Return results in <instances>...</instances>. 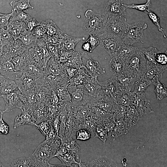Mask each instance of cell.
<instances>
[{
	"label": "cell",
	"mask_w": 167,
	"mask_h": 167,
	"mask_svg": "<svg viewBox=\"0 0 167 167\" xmlns=\"http://www.w3.org/2000/svg\"><path fill=\"white\" fill-rule=\"evenodd\" d=\"M13 15L10 19L9 21H17L25 23L32 18L29 14L23 11H12Z\"/></svg>",
	"instance_id": "ee69618b"
},
{
	"label": "cell",
	"mask_w": 167,
	"mask_h": 167,
	"mask_svg": "<svg viewBox=\"0 0 167 167\" xmlns=\"http://www.w3.org/2000/svg\"><path fill=\"white\" fill-rule=\"evenodd\" d=\"M86 167H118V165L112 159L105 156H100L84 163Z\"/></svg>",
	"instance_id": "d6986e66"
},
{
	"label": "cell",
	"mask_w": 167,
	"mask_h": 167,
	"mask_svg": "<svg viewBox=\"0 0 167 167\" xmlns=\"http://www.w3.org/2000/svg\"><path fill=\"white\" fill-rule=\"evenodd\" d=\"M67 89L71 98V105L78 106L87 105L89 101L91 96L84 88L82 84L71 85L69 84Z\"/></svg>",
	"instance_id": "8992f818"
},
{
	"label": "cell",
	"mask_w": 167,
	"mask_h": 167,
	"mask_svg": "<svg viewBox=\"0 0 167 167\" xmlns=\"http://www.w3.org/2000/svg\"><path fill=\"white\" fill-rule=\"evenodd\" d=\"M84 37H75L66 34H64L63 38L60 44L59 47L60 50H66L76 51L75 48L79 42L84 41Z\"/></svg>",
	"instance_id": "e0dca14e"
},
{
	"label": "cell",
	"mask_w": 167,
	"mask_h": 167,
	"mask_svg": "<svg viewBox=\"0 0 167 167\" xmlns=\"http://www.w3.org/2000/svg\"><path fill=\"white\" fill-rule=\"evenodd\" d=\"M147 28V24L142 22L132 24L127 23L123 41L125 43L131 45L136 43L143 42L144 38L143 31Z\"/></svg>",
	"instance_id": "277c9868"
},
{
	"label": "cell",
	"mask_w": 167,
	"mask_h": 167,
	"mask_svg": "<svg viewBox=\"0 0 167 167\" xmlns=\"http://www.w3.org/2000/svg\"><path fill=\"white\" fill-rule=\"evenodd\" d=\"M15 81L0 75V89L12 83Z\"/></svg>",
	"instance_id": "6125c7cd"
},
{
	"label": "cell",
	"mask_w": 167,
	"mask_h": 167,
	"mask_svg": "<svg viewBox=\"0 0 167 167\" xmlns=\"http://www.w3.org/2000/svg\"><path fill=\"white\" fill-rule=\"evenodd\" d=\"M61 144L52 142L45 139L39 145L32 156L42 167H48V162L54 157Z\"/></svg>",
	"instance_id": "3957f363"
},
{
	"label": "cell",
	"mask_w": 167,
	"mask_h": 167,
	"mask_svg": "<svg viewBox=\"0 0 167 167\" xmlns=\"http://www.w3.org/2000/svg\"><path fill=\"white\" fill-rule=\"evenodd\" d=\"M114 77L119 90L129 91H131L132 86L139 79L127 76L123 73Z\"/></svg>",
	"instance_id": "cb8c5ba5"
},
{
	"label": "cell",
	"mask_w": 167,
	"mask_h": 167,
	"mask_svg": "<svg viewBox=\"0 0 167 167\" xmlns=\"http://www.w3.org/2000/svg\"><path fill=\"white\" fill-rule=\"evenodd\" d=\"M15 40L6 29H0V45L10 46Z\"/></svg>",
	"instance_id": "60d3db41"
},
{
	"label": "cell",
	"mask_w": 167,
	"mask_h": 167,
	"mask_svg": "<svg viewBox=\"0 0 167 167\" xmlns=\"http://www.w3.org/2000/svg\"><path fill=\"white\" fill-rule=\"evenodd\" d=\"M17 88V85L15 81L12 83L0 89L1 94H8L14 92Z\"/></svg>",
	"instance_id": "f5cc1de1"
},
{
	"label": "cell",
	"mask_w": 167,
	"mask_h": 167,
	"mask_svg": "<svg viewBox=\"0 0 167 167\" xmlns=\"http://www.w3.org/2000/svg\"><path fill=\"white\" fill-rule=\"evenodd\" d=\"M98 83L101 88L100 95H107L112 97L114 100L119 90L115 77L113 76L104 81H98Z\"/></svg>",
	"instance_id": "9a60e30c"
},
{
	"label": "cell",
	"mask_w": 167,
	"mask_h": 167,
	"mask_svg": "<svg viewBox=\"0 0 167 167\" xmlns=\"http://www.w3.org/2000/svg\"><path fill=\"white\" fill-rule=\"evenodd\" d=\"M30 0H19L12 1L10 4L12 7V11L28 10V9H33L34 7L30 4Z\"/></svg>",
	"instance_id": "e575fe53"
},
{
	"label": "cell",
	"mask_w": 167,
	"mask_h": 167,
	"mask_svg": "<svg viewBox=\"0 0 167 167\" xmlns=\"http://www.w3.org/2000/svg\"><path fill=\"white\" fill-rule=\"evenodd\" d=\"M152 84L151 81L141 77L135 83V87L132 92L134 94L144 93L148 87Z\"/></svg>",
	"instance_id": "d590c367"
},
{
	"label": "cell",
	"mask_w": 167,
	"mask_h": 167,
	"mask_svg": "<svg viewBox=\"0 0 167 167\" xmlns=\"http://www.w3.org/2000/svg\"><path fill=\"white\" fill-rule=\"evenodd\" d=\"M68 152V151L64 144L61 143L54 157L63 156L67 153Z\"/></svg>",
	"instance_id": "91938a15"
},
{
	"label": "cell",
	"mask_w": 167,
	"mask_h": 167,
	"mask_svg": "<svg viewBox=\"0 0 167 167\" xmlns=\"http://www.w3.org/2000/svg\"><path fill=\"white\" fill-rule=\"evenodd\" d=\"M51 124L55 132L58 135V132L60 126V121L59 115L54 118Z\"/></svg>",
	"instance_id": "94428289"
},
{
	"label": "cell",
	"mask_w": 167,
	"mask_h": 167,
	"mask_svg": "<svg viewBox=\"0 0 167 167\" xmlns=\"http://www.w3.org/2000/svg\"><path fill=\"white\" fill-rule=\"evenodd\" d=\"M75 135L76 140L82 141L88 140L91 137L90 132L84 128L78 130L76 132Z\"/></svg>",
	"instance_id": "f6af8a7d"
},
{
	"label": "cell",
	"mask_w": 167,
	"mask_h": 167,
	"mask_svg": "<svg viewBox=\"0 0 167 167\" xmlns=\"http://www.w3.org/2000/svg\"><path fill=\"white\" fill-rule=\"evenodd\" d=\"M37 79L28 77L23 73L21 77L15 80L17 88L22 93L32 89L37 85Z\"/></svg>",
	"instance_id": "2e32d148"
},
{
	"label": "cell",
	"mask_w": 167,
	"mask_h": 167,
	"mask_svg": "<svg viewBox=\"0 0 167 167\" xmlns=\"http://www.w3.org/2000/svg\"><path fill=\"white\" fill-rule=\"evenodd\" d=\"M22 72L27 76L36 79L44 75V70L34 63L28 65L24 68Z\"/></svg>",
	"instance_id": "f1b7e54d"
},
{
	"label": "cell",
	"mask_w": 167,
	"mask_h": 167,
	"mask_svg": "<svg viewBox=\"0 0 167 167\" xmlns=\"http://www.w3.org/2000/svg\"><path fill=\"white\" fill-rule=\"evenodd\" d=\"M126 106L115 103L110 111L116 121L124 120L126 111Z\"/></svg>",
	"instance_id": "74e56055"
},
{
	"label": "cell",
	"mask_w": 167,
	"mask_h": 167,
	"mask_svg": "<svg viewBox=\"0 0 167 167\" xmlns=\"http://www.w3.org/2000/svg\"><path fill=\"white\" fill-rule=\"evenodd\" d=\"M82 49L89 53H92L93 50L89 43L86 41L83 44L82 46Z\"/></svg>",
	"instance_id": "be15d7a7"
},
{
	"label": "cell",
	"mask_w": 167,
	"mask_h": 167,
	"mask_svg": "<svg viewBox=\"0 0 167 167\" xmlns=\"http://www.w3.org/2000/svg\"><path fill=\"white\" fill-rule=\"evenodd\" d=\"M127 26L126 19L124 16H109L105 32L122 40Z\"/></svg>",
	"instance_id": "5b68a950"
},
{
	"label": "cell",
	"mask_w": 167,
	"mask_h": 167,
	"mask_svg": "<svg viewBox=\"0 0 167 167\" xmlns=\"http://www.w3.org/2000/svg\"><path fill=\"white\" fill-rule=\"evenodd\" d=\"M155 87L154 92L157 100H161L167 96V89L165 85L161 83L158 78L152 82Z\"/></svg>",
	"instance_id": "836d02e7"
},
{
	"label": "cell",
	"mask_w": 167,
	"mask_h": 167,
	"mask_svg": "<svg viewBox=\"0 0 167 167\" xmlns=\"http://www.w3.org/2000/svg\"><path fill=\"white\" fill-rule=\"evenodd\" d=\"M37 39H46L47 35L44 28L40 24L36 27L31 32Z\"/></svg>",
	"instance_id": "681fc988"
},
{
	"label": "cell",
	"mask_w": 167,
	"mask_h": 167,
	"mask_svg": "<svg viewBox=\"0 0 167 167\" xmlns=\"http://www.w3.org/2000/svg\"><path fill=\"white\" fill-rule=\"evenodd\" d=\"M134 96V93L131 91L119 90L114 100L117 104L128 106L132 105Z\"/></svg>",
	"instance_id": "d4e9b609"
},
{
	"label": "cell",
	"mask_w": 167,
	"mask_h": 167,
	"mask_svg": "<svg viewBox=\"0 0 167 167\" xmlns=\"http://www.w3.org/2000/svg\"><path fill=\"white\" fill-rule=\"evenodd\" d=\"M1 166H3V165L0 162V167Z\"/></svg>",
	"instance_id": "03108f58"
},
{
	"label": "cell",
	"mask_w": 167,
	"mask_h": 167,
	"mask_svg": "<svg viewBox=\"0 0 167 167\" xmlns=\"http://www.w3.org/2000/svg\"><path fill=\"white\" fill-rule=\"evenodd\" d=\"M147 14L152 22L157 27L158 30L162 32L164 37L166 38V36L164 32V29L160 24V19L159 17L152 11H149Z\"/></svg>",
	"instance_id": "bcb514c9"
},
{
	"label": "cell",
	"mask_w": 167,
	"mask_h": 167,
	"mask_svg": "<svg viewBox=\"0 0 167 167\" xmlns=\"http://www.w3.org/2000/svg\"><path fill=\"white\" fill-rule=\"evenodd\" d=\"M81 54L83 66L90 76L97 78L105 73V68H102L97 61L93 60L84 52Z\"/></svg>",
	"instance_id": "9c48e42d"
},
{
	"label": "cell",
	"mask_w": 167,
	"mask_h": 167,
	"mask_svg": "<svg viewBox=\"0 0 167 167\" xmlns=\"http://www.w3.org/2000/svg\"><path fill=\"white\" fill-rule=\"evenodd\" d=\"M134 94L132 105L135 107L140 117L154 112L151 106L150 101L147 98L144 93Z\"/></svg>",
	"instance_id": "8fae6325"
},
{
	"label": "cell",
	"mask_w": 167,
	"mask_h": 167,
	"mask_svg": "<svg viewBox=\"0 0 167 167\" xmlns=\"http://www.w3.org/2000/svg\"><path fill=\"white\" fill-rule=\"evenodd\" d=\"M124 5L126 8L136 9L143 12L147 14L150 11L152 5L151 0H147L146 2L143 4H132L127 5L124 4Z\"/></svg>",
	"instance_id": "7bdbcfd3"
},
{
	"label": "cell",
	"mask_w": 167,
	"mask_h": 167,
	"mask_svg": "<svg viewBox=\"0 0 167 167\" xmlns=\"http://www.w3.org/2000/svg\"><path fill=\"white\" fill-rule=\"evenodd\" d=\"M86 41L90 44L93 50L99 45V41L98 36L89 34V37Z\"/></svg>",
	"instance_id": "9f6ffc18"
},
{
	"label": "cell",
	"mask_w": 167,
	"mask_h": 167,
	"mask_svg": "<svg viewBox=\"0 0 167 167\" xmlns=\"http://www.w3.org/2000/svg\"><path fill=\"white\" fill-rule=\"evenodd\" d=\"M11 167H42L40 164L32 156L28 157L18 158L11 163Z\"/></svg>",
	"instance_id": "83f0119b"
},
{
	"label": "cell",
	"mask_w": 167,
	"mask_h": 167,
	"mask_svg": "<svg viewBox=\"0 0 167 167\" xmlns=\"http://www.w3.org/2000/svg\"><path fill=\"white\" fill-rule=\"evenodd\" d=\"M64 143L68 152L74 154L76 159L79 158L80 154V148L75 139Z\"/></svg>",
	"instance_id": "b9f144b4"
},
{
	"label": "cell",
	"mask_w": 167,
	"mask_h": 167,
	"mask_svg": "<svg viewBox=\"0 0 167 167\" xmlns=\"http://www.w3.org/2000/svg\"><path fill=\"white\" fill-rule=\"evenodd\" d=\"M51 124L47 121H45L36 124V126L43 135L46 136L50 131Z\"/></svg>",
	"instance_id": "c3c4849f"
},
{
	"label": "cell",
	"mask_w": 167,
	"mask_h": 167,
	"mask_svg": "<svg viewBox=\"0 0 167 167\" xmlns=\"http://www.w3.org/2000/svg\"><path fill=\"white\" fill-rule=\"evenodd\" d=\"M167 70V66L156 63H148L147 69L142 77L152 82L158 78L161 79L163 74Z\"/></svg>",
	"instance_id": "4fadbf2b"
},
{
	"label": "cell",
	"mask_w": 167,
	"mask_h": 167,
	"mask_svg": "<svg viewBox=\"0 0 167 167\" xmlns=\"http://www.w3.org/2000/svg\"><path fill=\"white\" fill-rule=\"evenodd\" d=\"M156 62L161 65L166 66L167 63V55L160 51L156 55L155 59Z\"/></svg>",
	"instance_id": "db71d44e"
},
{
	"label": "cell",
	"mask_w": 167,
	"mask_h": 167,
	"mask_svg": "<svg viewBox=\"0 0 167 167\" xmlns=\"http://www.w3.org/2000/svg\"><path fill=\"white\" fill-rule=\"evenodd\" d=\"M148 63H156L155 59L156 54L160 51L155 48L150 47L141 49Z\"/></svg>",
	"instance_id": "f35d334b"
},
{
	"label": "cell",
	"mask_w": 167,
	"mask_h": 167,
	"mask_svg": "<svg viewBox=\"0 0 167 167\" xmlns=\"http://www.w3.org/2000/svg\"><path fill=\"white\" fill-rule=\"evenodd\" d=\"M148 62L141 49H138L125 62L123 73L129 77L139 79L146 71Z\"/></svg>",
	"instance_id": "6da1fadb"
},
{
	"label": "cell",
	"mask_w": 167,
	"mask_h": 167,
	"mask_svg": "<svg viewBox=\"0 0 167 167\" xmlns=\"http://www.w3.org/2000/svg\"><path fill=\"white\" fill-rule=\"evenodd\" d=\"M1 113L0 117V134L6 135L9 132V126L3 120L2 115L3 112Z\"/></svg>",
	"instance_id": "11a10c76"
},
{
	"label": "cell",
	"mask_w": 167,
	"mask_h": 167,
	"mask_svg": "<svg viewBox=\"0 0 167 167\" xmlns=\"http://www.w3.org/2000/svg\"><path fill=\"white\" fill-rule=\"evenodd\" d=\"M40 24L44 28L47 36H60L64 34L56 23L52 20H45L40 22Z\"/></svg>",
	"instance_id": "4316f807"
},
{
	"label": "cell",
	"mask_w": 167,
	"mask_h": 167,
	"mask_svg": "<svg viewBox=\"0 0 167 167\" xmlns=\"http://www.w3.org/2000/svg\"><path fill=\"white\" fill-rule=\"evenodd\" d=\"M13 15L12 12L8 14H5L0 13V29L4 28L8 25L10 19Z\"/></svg>",
	"instance_id": "f907efd6"
},
{
	"label": "cell",
	"mask_w": 167,
	"mask_h": 167,
	"mask_svg": "<svg viewBox=\"0 0 167 167\" xmlns=\"http://www.w3.org/2000/svg\"><path fill=\"white\" fill-rule=\"evenodd\" d=\"M40 24V23L38 22L35 18H32L25 23L26 29L27 31L32 32Z\"/></svg>",
	"instance_id": "6f0895ef"
},
{
	"label": "cell",
	"mask_w": 167,
	"mask_h": 167,
	"mask_svg": "<svg viewBox=\"0 0 167 167\" xmlns=\"http://www.w3.org/2000/svg\"><path fill=\"white\" fill-rule=\"evenodd\" d=\"M24 45L28 49L34 48L36 45L37 38L31 32L26 30L23 32L19 38Z\"/></svg>",
	"instance_id": "f546056e"
},
{
	"label": "cell",
	"mask_w": 167,
	"mask_h": 167,
	"mask_svg": "<svg viewBox=\"0 0 167 167\" xmlns=\"http://www.w3.org/2000/svg\"><path fill=\"white\" fill-rule=\"evenodd\" d=\"M6 29L15 40L18 39L26 30L25 23L17 21H9Z\"/></svg>",
	"instance_id": "7402d4cb"
},
{
	"label": "cell",
	"mask_w": 167,
	"mask_h": 167,
	"mask_svg": "<svg viewBox=\"0 0 167 167\" xmlns=\"http://www.w3.org/2000/svg\"><path fill=\"white\" fill-rule=\"evenodd\" d=\"M94 137L98 138L105 142L108 135V132L101 125H97Z\"/></svg>",
	"instance_id": "7dc6e473"
},
{
	"label": "cell",
	"mask_w": 167,
	"mask_h": 167,
	"mask_svg": "<svg viewBox=\"0 0 167 167\" xmlns=\"http://www.w3.org/2000/svg\"><path fill=\"white\" fill-rule=\"evenodd\" d=\"M85 16L84 28L89 34L98 36L106 32L108 15L105 13H96L88 9L85 12Z\"/></svg>",
	"instance_id": "7a4b0ae2"
},
{
	"label": "cell",
	"mask_w": 167,
	"mask_h": 167,
	"mask_svg": "<svg viewBox=\"0 0 167 167\" xmlns=\"http://www.w3.org/2000/svg\"><path fill=\"white\" fill-rule=\"evenodd\" d=\"M130 129L124 120L116 121L112 131V136L116 137L126 134Z\"/></svg>",
	"instance_id": "d6a6232c"
},
{
	"label": "cell",
	"mask_w": 167,
	"mask_h": 167,
	"mask_svg": "<svg viewBox=\"0 0 167 167\" xmlns=\"http://www.w3.org/2000/svg\"><path fill=\"white\" fill-rule=\"evenodd\" d=\"M47 44L48 49L52 57L59 61L60 50L59 46L55 45Z\"/></svg>",
	"instance_id": "816d5d0a"
},
{
	"label": "cell",
	"mask_w": 167,
	"mask_h": 167,
	"mask_svg": "<svg viewBox=\"0 0 167 167\" xmlns=\"http://www.w3.org/2000/svg\"><path fill=\"white\" fill-rule=\"evenodd\" d=\"M68 84L59 85L57 90L58 96L60 101L71 103V98L67 89Z\"/></svg>",
	"instance_id": "8d00e7d4"
},
{
	"label": "cell",
	"mask_w": 167,
	"mask_h": 167,
	"mask_svg": "<svg viewBox=\"0 0 167 167\" xmlns=\"http://www.w3.org/2000/svg\"><path fill=\"white\" fill-rule=\"evenodd\" d=\"M140 117L139 112L134 105L126 106L124 120L129 128H130L136 124Z\"/></svg>",
	"instance_id": "603a6c76"
},
{
	"label": "cell",
	"mask_w": 167,
	"mask_h": 167,
	"mask_svg": "<svg viewBox=\"0 0 167 167\" xmlns=\"http://www.w3.org/2000/svg\"><path fill=\"white\" fill-rule=\"evenodd\" d=\"M126 8L122 0H109L105 5V13L108 16H124L126 15Z\"/></svg>",
	"instance_id": "5bb4252c"
},
{
	"label": "cell",
	"mask_w": 167,
	"mask_h": 167,
	"mask_svg": "<svg viewBox=\"0 0 167 167\" xmlns=\"http://www.w3.org/2000/svg\"><path fill=\"white\" fill-rule=\"evenodd\" d=\"M62 67L64 72L70 79L76 74L78 70L72 67L66 66H63Z\"/></svg>",
	"instance_id": "680465c9"
},
{
	"label": "cell",
	"mask_w": 167,
	"mask_h": 167,
	"mask_svg": "<svg viewBox=\"0 0 167 167\" xmlns=\"http://www.w3.org/2000/svg\"><path fill=\"white\" fill-rule=\"evenodd\" d=\"M64 72L58 60L51 57L48 61L44 70V74L58 76Z\"/></svg>",
	"instance_id": "44dd1931"
},
{
	"label": "cell",
	"mask_w": 167,
	"mask_h": 167,
	"mask_svg": "<svg viewBox=\"0 0 167 167\" xmlns=\"http://www.w3.org/2000/svg\"><path fill=\"white\" fill-rule=\"evenodd\" d=\"M22 74V72L14 70L11 60L4 56L0 58V75L15 81L21 77Z\"/></svg>",
	"instance_id": "30bf717a"
},
{
	"label": "cell",
	"mask_w": 167,
	"mask_h": 167,
	"mask_svg": "<svg viewBox=\"0 0 167 167\" xmlns=\"http://www.w3.org/2000/svg\"><path fill=\"white\" fill-rule=\"evenodd\" d=\"M61 161V165L63 167H73V164L78 165L79 162L76 161V157L72 153L68 152L67 153L62 156L57 157Z\"/></svg>",
	"instance_id": "ab89813d"
},
{
	"label": "cell",
	"mask_w": 167,
	"mask_h": 167,
	"mask_svg": "<svg viewBox=\"0 0 167 167\" xmlns=\"http://www.w3.org/2000/svg\"><path fill=\"white\" fill-rule=\"evenodd\" d=\"M138 49L137 47L127 44L123 42L118 48L112 58H116L125 62Z\"/></svg>",
	"instance_id": "ac0fdd59"
},
{
	"label": "cell",
	"mask_w": 167,
	"mask_h": 167,
	"mask_svg": "<svg viewBox=\"0 0 167 167\" xmlns=\"http://www.w3.org/2000/svg\"><path fill=\"white\" fill-rule=\"evenodd\" d=\"M22 110V113L15 118L14 129L24 125H30L36 126V124L32 115L26 111Z\"/></svg>",
	"instance_id": "484cf974"
},
{
	"label": "cell",
	"mask_w": 167,
	"mask_h": 167,
	"mask_svg": "<svg viewBox=\"0 0 167 167\" xmlns=\"http://www.w3.org/2000/svg\"><path fill=\"white\" fill-rule=\"evenodd\" d=\"M98 36L99 45L105 49L111 58L123 42L122 39L106 32Z\"/></svg>",
	"instance_id": "52a82bcc"
},
{
	"label": "cell",
	"mask_w": 167,
	"mask_h": 167,
	"mask_svg": "<svg viewBox=\"0 0 167 167\" xmlns=\"http://www.w3.org/2000/svg\"><path fill=\"white\" fill-rule=\"evenodd\" d=\"M1 94L0 93V98L1 97H2V96H1ZM2 112H3L1 110H0V113H2Z\"/></svg>",
	"instance_id": "e7e4bbea"
},
{
	"label": "cell",
	"mask_w": 167,
	"mask_h": 167,
	"mask_svg": "<svg viewBox=\"0 0 167 167\" xmlns=\"http://www.w3.org/2000/svg\"><path fill=\"white\" fill-rule=\"evenodd\" d=\"M115 103L113 98L104 95H99L95 97H92L88 105L89 108L96 106L109 112Z\"/></svg>",
	"instance_id": "7c38bea8"
},
{
	"label": "cell",
	"mask_w": 167,
	"mask_h": 167,
	"mask_svg": "<svg viewBox=\"0 0 167 167\" xmlns=\"http://www.w3.org/2000/svg\"><path fill=\"white\" fill-rule=\"evenodd\" d=\"M16 90V89H15ZM7 94H2L5 103L4 113L9 112L14 108H18L24 110L25 107L23 101V94L18 89Z\"/></svg>",
	"instance_id": "ba28073f"
},
{
	"label": "cell",
	"mask_w": 167,
	"mask_h": 167,
	"mask_svg": "<svg viewBox=\"0 0 167 167\" xmlns=\"http://www.w3.org/2000/svg\"><path fill=\"white\" fill-rule=\"evenodd\" d=\"M82 85L88 93L92 96L95 97L100 95L101 88L97 78L90 76Z\"/></svg>",
	"instance_id": "ffe728a7"
},
{
	"label": "cell",
	"mask_w": 167,
	"mask_h": 167,
	"mask_svg": "<svg viewBox=\"0 0 167 167\" xmlns=\"http://www.w3.org/2000/svg\"><path fill=\"white\" fill-rule=\"evenodd\" d=\"M89 76L84 68H79L76 74L70 79L69 84L73 85L82 84Z\"/></svg>",
	"instance_id": "1f68e13d"
},
{
	"label": "cell",
	"mask_w": 167,
	"mask_h": 167,
	"mask_svg": "<svg viewBox=\"0 0 167 167\" xmlns=\"http://www.w3.org/2000/svg\"><path fill=\"white\" fill-rule=\"evenodd\" d=\"M124 62L116 58H111L109 64L113 76L116 77L123 73Z\"/></svg>",
	"instance_id": "4dcf8cb0"
}]
</instances>
